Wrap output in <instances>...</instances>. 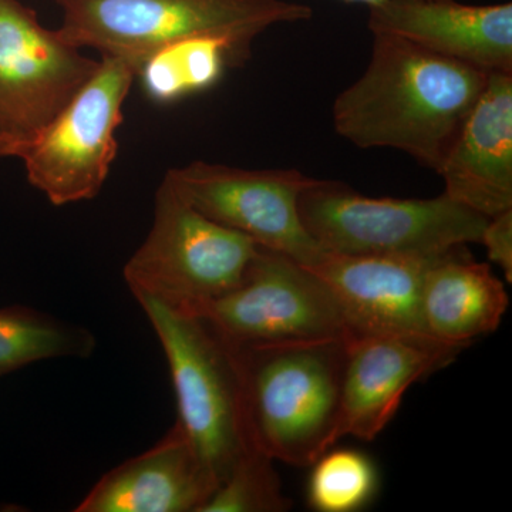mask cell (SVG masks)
<instances>
[{
	"label": "cell",
	"instance_id": "12",
	"mask_svg": "<svg viewBox=\"0 0 512 512\" xmlns=\"http://www.w3.org/2000/svg\"><path fill=\"white\" fill-rule=\"evenodd\" d=\"M370 32L403 37L487 73L512 74V3L384 0L369 8Z\"/></svg>",
	"mask_w": 512,
	"mask_h": 512
},
{
	"label": "cell",
	"instance_id": "6",
	"mask_svg": "<svg viewBox=\"0 0 512 512\" xmlns=\"http://www.w3.org/2000/svg\"><path fill=\"white\" fill-rule=\"evenodd\" d=\"M258 245L222 227L185 200L164 177L147 238L124 266L133 295L192 312L234 289Z\"/></svg>",
	"mask_w": 512,
	"mask_h": 512
},
{
	"label": "cell",
	"instance_id": "15",
	"mask_svg": "<svg viewBox=\"0 0 512 512\" xmlns=\"http://www.w3.org/2000/svg\"><path fill=\"white\" fill-rule=\"evenodd\" d=\"M217 487L175 421L153 447L104 474L74 512H200Z\"/></svg>",
	"mask_w": 512,
	"mask_h": 512
},
{
	"label": "cell",
	"instance_id": "17",
	"mask_svg": "<svg viewBox=\"0 0 512 512\" xmlns=\"http://www.w3.org/2000/svg\"><path fill=\"white\" fill-rule=\"evenodd\" d=\"M248 52L249 46L229 37H190L148 56L137 67L136 79L148 99L170 104L211 89L227 67L244 62Z\"/></svg>",
	"mask_w": 512,
	"mask_h": 512
},
{
	"label": "cell",
	"instance_id": "22",
	"mask_svg": "<svg viewBox=\"0 0 512 512\" xmlns=\"http://www.w3.org/2000/svg\"><path fill=\"white\" fill-rule=\"evenodd\" d=\"M343 2L362 3V5H366L369 6V8H372V6L379 5V3L384 2V0H343Z\"/></svg>",
	"mask_w": 512,
	"mask_h": 512
},
{
	"label": "cell",
	"instance_id": "18",
	"mask_svg": "<svg viewBox=\"0 0 512 512\" xmlns=\"http://www.w3.org/2000/svg\"><path fill=\"white\" fill-rule=\"evenodd\" d=\"M89 329L28 306L0 309V377L49 359H86L96 350Z\"/></svg>",
	"mask_w": 512,
	"mask_h": 512
},
{
	"label": "cell",
	"instance_id": "4",
	"mask_svg": "<svg viewBox=\"0 0 512 512\" xmlns=\"http://www.w3.org/2000/svg\"><path fill=\"white\" fill-rule=\"evenodd\" d=\"M67 43L119 57L136 73L148 56L178 40L225 36L251 47L281 23L309 20L312 9L286 0H56Z\"/></svg>",
	"mask_w": 512,
	"mask_h": 512
},
{
	"label": "cell",
	"instance_id": "1",
	"mask_svg": "<svg viewBox=\"0 0 512 512\" xmlns=\"http://www.w3.org/2000/svg\"><path fill=\"white\" fill-rule=\"evenodd\" d=\"M490 73L373 33L365 73L333 104V126L360 148H394L439 171Z\"/></svg>",
	"mask_w": 512,
	"mask_h": 512
},
{
	"label": "cell",
	"instance_id": "10",
	"mask_svg": "<svg viewBox=\"0 0 512 512\" xmlns=\"http://www.w3.org/2000/svg\"><path fill=\"white\" fill-rule=\"evenodd\" d=\"M195 210L258 247L312 265L323 254L303 227L299 198L316 178L298 170H242L194 161L165 174Z\"/></svg>",
	"mask_w": 512,
	"mask_h": 512
},
{
	"label": "cell",
	"instance_id": "16",
	"mask_svg": "<svg viewBox=\"0 0 512 512\" xmlns=\"http://www.w3.org/2000/svg\"><path fill=\"white\" fill-rule=\"evenodd\" d=\"M424 333L441 342L471 346L498 329L508 308V293L490 265L477 262L467 245L434 259L421 286Z\"/></svg>",
	"mask_w": 512,
	"mask_h": 512
},
{
	"label": "cell",
	"instance_id": "21",
	"mask_svg": "<svg viewBox=\"0 0 512 512\" xmlns=\"http://www.w3.org/2000/svg\"><path fill=\"white\" fill-rule=\"evenodd\" d=\"M480 244L488 258L503 269L505 279L512 281V210L488 218Z\"/></svg>",
	"mask_w": 512,
	"mask_h": 512
},
{
	"label": "cell",
	"instance_id": "19",
	"mask_svg": "<svg viewBox=\"0 0 512 512\" xmlns=\"http://www.w3.org/2000/svg\"><path fill=\"white\" fill-rule=\"evenodd\" d=\"M379 490V474L366 454L352 448L328 450L312 464L308 503L319 512L362 510Z\"/></svg>",
	"mask_w": 512,
	"mask_h": 512
},
{
	"label": "cell",
	"instance_id": "14",
	"mask_svg": "<svg viewBox=\"0 0 512 512\" xmlns=\"http://www.w3.org/2000/svg\"><path fill=\"white\" fill-rule=\"evenodd\" d=\"M437 174L448 198L484 217L512 210V74L490 73Z\"/></svg>",
	"mask_w": 512,
	"mask_h": 512
},
{
	"label": "cell",
	"instance_id": "13",
	"mask_svg": "<svg viewBox=\"0 0 512 512\" xmlns=\"http://www.w3.org/2000/svg\"><path fill=\"white\" fill-rule=\"evenodd\" d=\"M440 255H352L323 251L315 264L305 266L332 293L355 336L424 333L421 286L427 269Z\"/></svg>",
	"mask_w": 512,
	"mask_h": 512
},
{
	"label": "cell",
	"instance_id": "11",
	"mask_svg": "<svg viewBox=\"0 0 512 512\" xmlns=\"http://www.w3.org/2000/svg\"><path fill=\"white\" fill-rule=\"evenodd\" d=\"M464 349L421 332L352 336L343 373L339 440H375L399 410L407 390L450 365Z\"/></svg>",
	"mask_w": 512,
	"mask_h": 512
},
{
	"label": "cell",
	"instance_id": "3",
	"mask_svg": "<svg viewBox=\"0 0 512 512\" xmlns=\"http://www.w3.org/2000/svg\"><path fill=\"white\" fill-rule=\"evenodd\" d=\"M167 357L181 429L218 485L252 451L237 350L201 316L136 295Z\"/></svg>",
	"mask_w": 512,
	"mask_h": 512
},
{
	"label": "cell",
	"instance_id": "7",
	"mask_svg": "<svg viewBox=\"0 0 512 512\" xmlns=\"http://www.w3.org/2000/svg\"><path fill=\"white\" fill-rule=\"evenodd\" d=\"M136 80L130 64L101 56L96 73L49 126L16 148L29 183L56 207L93 200L119 151L116 133Z\"/></svg>",
	"mask_w": 512,
	"mask_h": 512
},
{
	"label": "cell",
	"instance_id": "2",
	"mask_svg": "<svg viewBox=\"0 0 512 512\" xmlns=\"http://www.w3.org/2000/svg\"><path fill=\"white\" fill-rule=\"evenodd\" d=\"M349 339L235 349L249 431L259 451L308 467L335 446Z\"/></svg>",
	"mask_w": 512,
	"mask_h": 512
},
{
	"label": "cell",
	"instance_id": "9",
	"mask_svg": "<svg viewBox=\"0 0 512 512\" xmlns=\"http://www.w3.org/2000/svg\"><path fill=\"white\" fill-rule=\"evenodd\" d=\"M57 30L19 0H0V157L49 126L96 73Z\"/></svg>",
	"mask_w": 512,
	"mask_h": 512
},
{
	"label": "cell",
	"instance_id": "8",
	"mask_svg": "<svg viewBox=\"0 0 512 512\" xmlns=\"http://www.w3.org/2000/svg\"><path fill=\"white\" fill-rule=\"evenodd\" d=\"M188 313L207 320L234 349L355 336L308 266L262 247L234 289Z\"/></svg>",
	"mask_w": 512,
	"mask_h": 512
},
{
	"label": "cell",
	"instance_id": "5",
	"mask_svg": "<svg viewBox=\"0 0 512 512\" xmlns=\"http://www.w3.org/2000/svg\"><path fill=\"white\" fill-rule=\"evenodd\" d=\"M299 215L325 251L352 255H439L480 244L488 221L446 194L429 200L372 198L328 180H316L302 192Z\"/></svg>",
	"mask_w": 512,
	"mask_h": 512
},
{
	"label": "cell",
	"instance_id": "20",
	"mask_svg": "<svg viewBox=\"0 0 512 512\" xmlns=\"http://www.w3.org/2000/svg\"><path fill=\"white\" fill-rule=\"evenodd\" d=\"M275 461L255 450L234 470L202 505L200 512H285L292 501L282 491Z\"/></svg>",
	"mask_w": 512,
	"mask_h": 512
}]
</instances>
